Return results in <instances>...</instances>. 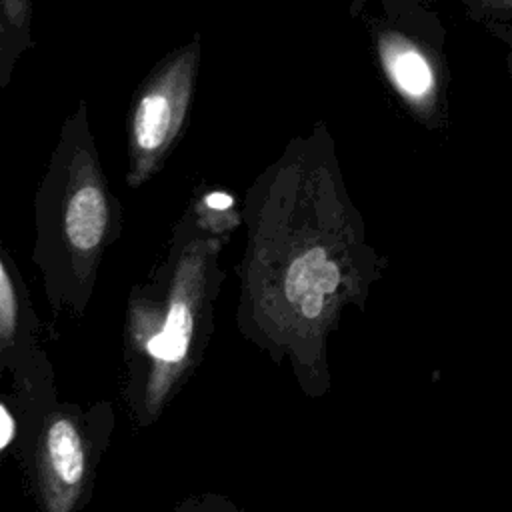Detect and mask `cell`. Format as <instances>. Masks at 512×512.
<instances>
[{
	"instance_id": "cell-6",
	"label": "cell",
	"mask_w": 512,
	"mask_h": 512,
	"mask_svg": "<svg viewBox=\"0 0 512 512\" xmlns=\"http://www.w3.org/2000/svg\"><path fill=\"white\" fill-rule=\"evenodd\" d=\"M340 282L336 264L328 260L324 248H312L292 262L286 274L284 292L290 304L298 306L306 318H316L322 312L324 296L334 292Z\"/></svg>"
},
{
	"instance_id": "cell-8",
	"label": "cell",
	"mask_w": 512,
	"mask_h": 512,
	"mask_svg": "<svg viewBox=\"0 0 512 512\" xmlns=\"http://www.w3.org/2000/svg\"><path fill=\"white\" fill-rule=\"evenodd\" d=\"M390 74L394 76L396 84L412 96H422L432 84V74L426 60L410 48L396 50L390 56Z\"/></svg>"
},
{
	"instance_id": "cell-10",
	"label": "cell",
	"mask_w": 512,
	"mask_h": 512,
	"mask_svg": "<svg viewBox=\"0 0 512 512\" xmlns=\"http://www.w3.org/2000/svg\"><path fill=\"white\" fill-rule=\"evenodd\" d=\"M168 512H248V510L240 508L228 496L214 494V492H204V494H194V496H188V498L180 500Z\"/></svg>"
},
{
	"instance_id": "cell-1",
	"label": "cell",
	"mask_w": 512,
	"mask_h": 512,
	"mask_svg": "<svg viewBox=\"0 0 512 512\" xmlns=\"http://www.w3.org/2000/svg\"><path fill=\"white\" fill-rule=\"evenodd\" d=\"M124 228V210L98 152L84 100L70 112L34 194L36 264L52 320L84 318L106 252Z\"/></svg>"
},
{
	"instance_id": "cell-11",
	"label": "cell",
	"mask_w": 512,
	"mask_h": 512,
	"mask_svg": "<svg viewBox=\"0 0 512 512\" xmlns=\"http://www.w3.org/2000/svg\"><path fill=\"white\" fill-rule=\"evenodd\" d=\"M232 204H234L232 196H228V194H224V192H210V194H206V198H204V206L210 208L212 212L228 210Z\"/></svg>"
},
{
	"instance_id": "cell-3",
	"label": "cell",
	"mask_w": 512,
	"mask_h": 512,
	"mask_svg": "<svg viewBox=\"0 0 512 512\" xmlns=\"http://www.w3.org/2000/svg\"><path fill=\"white\" fill-rule=\"evenodd\" d=\"M14 396L18 404L14 458L36 510L84 512L112 442L114 404L62 400L56 376Z\"/></svg>"
},
{
	"instance_id": "cell-9",
	"label": "cell",
	"mask_w": 512,
	"mask_h": 512,
	"mask_svg": "<svg viewBox=\"0 0 512 512\" xmlns=\"http://www.w3.org/2000/svg\"><path fill=\"white\" fill-rule=\"evenodd\" d=\"M18 440V404L14 392L0 390V464L14 456Z\"/></svg>"
},
{
	"instance_id": "cell-5",
	"label": "cell",
	"mask_w": 512,
	"mask_h": 512,
	"mask_svg": "<svg viewBox=\"0 0 512 512\" xmlns=\"http://www.w3.org/2000/svg\"><path fill=\"white\" fill-rule=\"evenodd\" d=\"M0 374H10L12 390L54 378L42 346V324L22 272L0 240Z\"/></svg>"
},
{
	"instance_id": "cell-4",
	"label": "cell",
	"mask_w": 512,
	"mask_h": 512,
	"mask_svg": "<svg viewBox=\"0 0 512 512\" xmlns=\"http://www.w3.org/2000/svg\"><path fill=\"white\" fill-rule=\"evenodd\" d=\"M192 66V52L180 50L158 62L134 90L126 112L128 188H140L164 164L186 118Z\"/></svg>"
},
{
	"instance_id": "cell-7",
	"label": "cell",
	"mask_w": 512,
	"mask_h": 512,
	"mask_svg": "<svg viewBox=\"0 0 512 512\" xmlns=\"http://www.w3.org/2000/svg\"><path fill=\"white\" fill-rule=\"evenodd\" d=\"M32 2L0 0V92L10 84L20 56L34 46Z\"/></svg>"
},
{
	"instance_id": "cell-2",
	"label": "cell",
	"mask_w": 512,
	"mask_h": 512,
	"mask_svg": "<svg viewBox=\"0 0 512 512\" xmlns=\"http://www.w3.org/2000/svg\"><path fill=\"white\" fill-rule=\"evenodd\" d=\"M204 254L178 242L170 260L130 288L122 326L120 394L136 428L154 424L194 354Z\"/></svg>"
}]
</instances>
